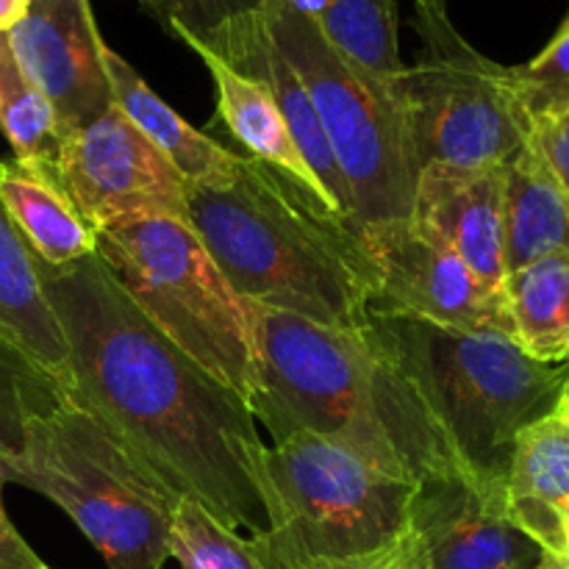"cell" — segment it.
<instances>
[{
    "label": "cell",
    "instance_id": "cell-1",
    "mask_svg": "<svg viewBox=\"0 0 569 569\" xmlns=\"http://www.w3.org/2000/svg\"><path fill=\"white\" fill-rule=\"evenodd\" d=\"M70 353L67 398L87 409L167 489L222 526L267 531L253 411L139 311L98 253L39 264Z\"/></svg>",
    "mask_w": 569,
    "mask_h": 569
},
{
    "label": "cell",
    "instance_id": "cell-2",
    "mask_svg": "<svg viewBox=\"0 0 569 569\" xmlns=\"http://www.w3.org/2000/svg\"><path fill=\"white\" fill-rule=\"evenodd\" d=\"M253 395L248 409L272 442L315 433L392 476L461 470L398 361L365 331L320 326L248 303Z\"/></svg>",
    "mask_w": 569,
    "mask_h": 569
},
{
    "label": "cell",
    "instance_id": "cell-3",
    "mask_svg": "<svg viewBox=\"0 0 569 569\" xmlns=\"http://www.w3.org/2000/svg\"><path fill=\"white\" fill-rule=\"evenodd\" d=\"M189 226L248 303L365 331L376 270L359 231L311 189L242 156L214 183H187Z\"/></svg>",
    "mask_w": 569,
    "mask_h": 569
},
{
    "label": "cell",
    "instance_id": "cell-4",
    "mask_svg": "<svg viewBox=\"0 0 569 569\" xmlns=\"http://www.w3.org/2000/svg\"><path fill=\"white\" fill-rule=\"evenodd\" d=\"M370 331L392 353L467 476L506 487L515 442L553 415L569 361L542 365L506 333H470L415 317L376 315Z\"/></svg>",
    "mask_w": 569,
    "mask_h": 569
},
{
    "label": "cell",
    "instance_id": "cell-5",
    "mask_svg": "<svg viewBox=\"0 0 569 569\" xmlns=\"http://www.w3.org/2000/svg\"><path fill=\"white\" fill-rule=\"evenodd\" d=\"M0 476L67 511L106 569H161L170 559L181 498L72 398L28 426L26 448Z\"/></svg>",
    "mask_w": 569,
    "mask_h": 569
},
{
    "label": "cell",
    "instance_id": "cell-6",
    "mask_svg": "<svg viewBox=\"0 0 569 569\" xmlns=\"http://www.w3.org/2000/svg\"><path fill=\"white\" fill-rule=\"evenodd\" d=\"M259 487L267 531L248 542L267 569L387 550L403 531L415 492L409 478L392 476L315 433L264 445Z\"/></svg>",
    "mask_w": 569,
    "mask_h": 569
},
{
    "label": "cell",
    "instance_id": "cell-7",
    "mask_svg": "<svg viewBox=\"0 0 569 569\" xmlns=\"http://www.w3.org/2000/svg\"><path fill=\"white\" fill-rule=\"evenodd\" d=\"M264 28L315 103L320 126L350 192V222L409 220L420 161L400 100L356 70L320 22L287 0H270Z\"/></svg>",
    "mask_w": 569,
    "mask_h": 569
},
{
    "label": "cell",
    "instance_id": "cell-8",
    "mask_svg": "<svg viewBox=\"0 0 569 569\" xmlns=\"http://www.w3.org/2000/svg\"><path fill=\"white\" fill-rule=\"evenodd\" d=\"M98 256L167 339L248 403L256 378L248 300L189 222L150 217L100 228Z\"/></svg>",
    "mask_w": 569,
    "mask_h": 569
},
{
    "label": "cell",
    "instance_id": "cell-9",
    "mask_svg": "<svg viewBox=\"0 0 569 569\" xmlns=\"http://www.w3.org/2000/svg\"><path fill=\"white\" fill-rule=\"evenodd\" d=\"M411 26L420 53L406 64L398 92L420 170L506 164L531 137L509 67L461 37L448 0H415Z\"/></svg>",
    "mask_w": 569,
    "mask_h": 569
},
{
    "label": "cell",
    "instance_id": "cell-10",
    "mask_svg": "<svg viewBox=\"0 0 569 569\" xmlns=\"http://www.w3.org/2000/svg\"><path fill=\"white\" fill-rule=\"evenodd\" d=\"M392 556L400 569H545L550 561L511 517L506 487L465 470L415 483Z\"/></svg>",
    "mask_w": 569,
    "mask_h": 569
},
{
    "label": "cell",
    "instance_id": "cell-11",
    "mask_svg": "<svg viewBox=\"0 0 569 569\" xmlns=\"http://www.w3.org/2000/svg\"><path fill=\"white\" fill-rule=\"evenodd\" d=\"M56 176L94 233L150 217L189 222L183 176L117 106L61 137Z\"/></svg>",
    "mask_w": 569,
    "mask_h": 569
},
{
    "label": "cell",
    "instance_id": "cell-12",
    "mask_svg": "<svg viewBox=\"0 0 569 569\" xmlns=\"http://www.w3.org/2000/svg\"><path fill=\"white\" fill-rule=\"evenodd\" d=\"M356 231L376 270L370 311L415 317L453 331L511 337L503 295L489 292L431 228L409 217Z\"/></svg>",
    "mask_w": 569,
    "mask_h": 569
},
{
    "label": "cell",
    "instance_id": "cell-13",
    "mask_svg": "<svg viewBox=\"0 0 569 569\" xmlns=\"http://www.w3.org/2000/svg\"><path fill=\"white\" fill-rule=\"evenodd\" d=\"M6 39L22 72L53 106L61 137L114 106L106 42L89 0H31L26 20Z\"/></svg>",
    "mask_w": 569,
    "mask_h": 569
},
{
    "label": "cell",
    "instance_id": "cell-14",
    "mask_svg": "<svg viewBox=\"0 0 569 569\" xmlns=\"http://www.w3.org/2000/svg\"><path fill=\"white\" fill-rule=\"evenodd\" d=\"M506 164L453 167L428 164L420 170L411 217L431 228L495 295L506 283L503 233Z\"/></svg>",
    "mask_w": 569,
    "mask_h": 569
},
{
    "label": "cell",
    "instance_id": "cell-15",
    "mask_svg": "<svg viewBox=\"0 0 569 569\" xmlns=\"http://www.w3.org/2000/svg\"><path fill=\"white\" fill-rule=\"evenodd\" d=\"M506 500L517 526L537 539L550 559L565 548L569 500V415L556 409L517 437L506 476Z\"/></svg>",
    "mask_w": 569,
    "mask_h": 569
},
{
    "label": "cell",
    "instance_id": "cell-16",
    "mask_svg": "<svg viewBox=\"0 0 569 569\" xmlns=\"http://www.w3.org/2000/svg\"><path fill=\"white\" fill-rule=\"evenodd\" d=\"M0 206L33 259L50 270L98 253V233L64 192L56 167L0 161Z\"/></svg>",
    "mask_w": 569,
    "mask_h": 569
},
{
    "label": "cell",
    "instance_id": "cell-17",
    "mask_svg": "<svg viewBox=\"0 0 569 569\" xmlns=\"http://www.w3.org/2000/svg\"><path fill=\"white\" fill-rule=\"evenodd\" d=\"M106 76H109L114 106L142 131V137L176 167L187 183H214L237 170L242 153H233L209 133L189 126L170 103L148 87L142 76L106 44Z\"/></svg>",
    "mask_w": 569,
    "mask_h": 569
},
{
    "label": "cell",
    "instance_id": "cell-18",
    "mask_svg": "<svg viewBox=\"0 0 569 569\" xmlns=\"http://www.w3.org/2000/svg\"><path fill=\"white\" fill-rule=\"evenodd\" d=\"M503 233L506 276L545 256L569 253V192L531 137L506 161Z\"/></svg>",
    "mask_w": 569,
    "mask_h": 569
},
{
    "label": "cell",
    "instance_id": "cell-19",
    "mask_svg": "<svg viewBox=\"0 0 569 569\" xmlns=\"http://www.w3.org/2000/svg\"><path fill=\"white\" fill-rule=\"evenodd\" d=\"M0 339L20 348L64 387L70 383V353L53 306L42 289L39 261L0 206Z\"/></svg>",
    "mask_w": 569,
    "mask_h": 569
},
{
    "label": "cell",
    "instance_id": "cell-20",
    "mask_svg": "<svg viewBox=\"0 0 569 569\" xmlns=\"http://www.w3.org/2000/svg\"><path fill=\"white\" fill-rule=\"evenodd\" d=\"M189 48L203 59L206 70L211 72V81H214L217 89V117L233 133V139L248 150L250 159L264 161V164L287 172L289 178L303 183L306 189H311L317 198H322L337 211V206L331 203L328 192L320 187L315 172L309 170V164L300 156L267 83L233 70L228 61H222L220 56L200 48V44H189Z\"/></svg>",
    "mask_w": 569,
    "mask_h": 569
},
{
    "label": "cell",
    "instance_id": "cell-21",
    "mask_svg": "<svg viewBox=\"0 0 569 569\" xmlns=\"http://www.w3.org/2000/svg\"><path fill=\"white\" fill-rule=\"evenodd\" d=\"M228 64H231L233 70L244 72V76H253L267 83V89H270L272 98H276L283 122H287L289 133H292L303 161L309 164V170L315 172V178L320 181V187L326 189L339 214L350 220V192L348 187H345V178L342 172H339L337 159H333V150L331 144H328L326 131H322L315 103H311L303 81H300L298 72L292 70L287 56L278 50V44L272 42V37L267 33L264 22H261V31L256 33L253 42H250L248 48L239 50Z\"/></svg>",
    "mask_w": 569,
    "mask_h": 569
},
{
    "label": "cell",
    "instance_id": "cell-22",
    "mask_svg": "<svg viewBox=\"0 0 569 569\" xmlns=\"http://www.w3.org/2000/svg\"><path fill=\"white\" fill-rule=\"evenodd\" d=\"M511 339L542 365L569 361V253L545 256L506 276Z\"/></svg>",
    "mask_w": 569,
    "mask_h": 569
},
{
    "label": "cell",
    "instance_id": "cell-23",
    "mask_svg": "<svg viewBox=\"0 0 569 569\" xmlns=\"http://www.w3.org/2000/svg\"><path fill=\"white\" fill-rule=\"evenodd\" d=\"M317 22L356 70L400 100V0H331Z\"/></svg>",
    "mask_w": 569,
    "mask_h": 569
},
{
    "label": "cell",
    "instance_id": "cell-24",
    "mask_svg": "<svg viewBox=\"0 0 569 569\" xmlns=\"http://www.w3.org/2000/svg\"><path fill=\"white\" fill-rule=\"evenodd\" d=\"M270 0H142L144 11L187 44L231 61L256 39Z\"/></svg>",
    "mask_w": 569,
    "mask_h": 569
},
{
    "label": "cell",
    "instance_id": "cell-25",
    "mask_svg": "<svg viewBox=\"0 0 569 569\" xmlns=\"http://www.w3.org/2000/svg\"><path fill=\"white\" fill-rule=\"evenodd\" d=\"M0 131L17 161L56 167L61 131L50 100L17 64L6 33H0Z\"/></svg>",
    "mask_w": 569,
    "mask_h": 569
},
{
    "label": "cell",
    "instance_id": "cell-26",
    "mask_svg": "<svg viewBox=\"0 0 569 569\" xmlns=\"http://www.w3.org/2000/svg\"><path fill=\"white\" fill-rule=\"evenodd\" d=\"M64 400V387L50 372L0 339V465L22 453L28 426Z\"/></svg>",
    "mask_w": 569,
    "mask_h": 569
},
{
    "label": "cell",
    "instance_id": "cell-27",
    "mask_svg": "<svg viewBox=\"0 0 569 569\" xmlns=\"http://www.w3.org/2000/svg\"><path fill=\"white\" fill-rule=\"evenodd\" d=\"M170 559L183 569H267L248 539L189 498H181L176 506Z\"/></svg>",
    "mask_w": 569,
    "mask_h": 569
},
{
    "label": "cell",
    "instance_id": "cell-28",
    "mask_svg": "<svg viewBox=\"0 0 569 569\" xmlns=\"http://www.w3.org/2000/svg\"><path fill=\"white\" fill-rule=\"evenodd\" d=\"M509 72L531 126L569 109V28H559L553 42L537 59L509 67Z\"/></svg>",
    "mask_w": 569,
    "mask_h": 569
},
{
    "label": "cell",
    "instance_id": "cell-29",
    "mask_svg": "<svg viewBox=\"0 0 569 569\" xmlns=\"http://www.w3.org/2000/svg\"><path fill=\"white\" fill-rule=\"evenodd\" d=\"M531 139L542 150L545 161L561 181V187L569 192V109L533 122Z\"/></svg>",
    "mask_w": 569,
    "mask_h": 569
},
{
    "label": "cell",
    "instance_id": "cell-30",
    "mask_svg": "<svg viewBox=\"0 0 569 569\" xmlns=\"http://www.w3.org/2000/svg\"><path fill=\"white\" fill-rule=\"evenodd\" d=\"M6 478L0 476V569H44L42 559L31 550V545L20 537L14 522L9 520L3 506Z\"/></svg>",
    "mask_w": 569,
    "mask_h": 569
},
{
    "label": "cell",
    "instance_id": "cell-31",
    "mask_svg": "<svg viewBox=\"0 0 569 569\" xmlns=\"http://www.w3.org/2000/svg\"><path fill=\"white\" fill-rule=\"evenodd\" d=\"M298 569H400L398 561L392 556V545L387 550H378V553L367 556H350V559H317L306 561Z\"/></svg>",
    "mask_w": 569,
    "mask_h": 569
},
{
    "label": "cell",
    "instance_id": "cell-32",
    "mask_svg": "<svg viewBox=\"0 0 569 569\" xmlns=\"http://www.w3.org/2000/svg\"><path fill=\"white\" fill-rule=\"evenodd\" d=\"M31 0H0V33H9L28 14Z\"/></svg>",
    "mask_w": 569,
    "mask_h": 569
},
{
    "label": "cell",
    "instance_id": "cell-33",
    "mask_svg": "<svg viewBox=\"0 0 569 569\" xmlns=\"http://www.w3.org/2000/svg\"><path fill=\"white\" fill-rule=\"evenodd\" d=\"M287 3L292 6V9H298L300 14L311 17V20H322V14H326L331 0H287Z\"/></svg>",
    "mask_w": 569,
    "mask_h": 569
},
{
    "label": "cell",
    "instance_id": "cell-34",
    "mask_svg": "<svg viewBox=\"0 0 569 569\" xmlns=\"http://www.w3.org/2000/svg\"><path fill=\"white\" fill-rule=\"evenodd\" d=\"M553 561L561 569H569V537H567V542H565V550H561V553H559V559H553Z\"/></svg>",
    "mask_w": 569,
    "mask_h": 569
},
{
    "label": "cell",
    "instance_id": "cell-35",
    "mask_svg": "<svg viewBox=\"0 0 569 569\" xmlns=\"http://www.w3.org/2000/svg\"><path fill=\"white\" fill-rule=\"evenodd\" d=\"M559 409L565 411V415H569V381H567V387H565V395H561V403H559Z\"/></svg>",
    "mask_w": 569,
    "mask_h": 569
},
{
    "label": "cell",
    "instance_id": "cell-36",
    "mask_svg": "<svg viewBox=\"0 0 569 569\" xmlns=\"http://www.w3.org/2000/svg\"><path fill=\"white\" fill-rule=\"evenodd\" d=\"M565 528H567V537H569V500L565 506ZM565 542H567V539H565ZM561 550H565V548H561Z\"/></svg>",
    "mask_w": 569,
    "mask_h": 569
},
{
    "label": "cell",
    "instance_id": "cell-37",
    "mask_svg": "<svg viewBox=\"0 0 569 569\" xmlns=\"http://www.w3.org/2000/svg\"><path fill=\"white\" fill-rule=\"evenodd\" d=\"M545 569H561V567H559V565H556V561H553V559H550V561H548V567H545Z\"/></svg>",
    "mask_w": 569,
    "mask_h": 569
},
{
    "label": "cell",
    "instance_id": "cell-38",
    "mask_svg": "<svg viewBox=\"0 0 569 569\" xmlns=\"http://www.w3.org/2000/svg\"><path fill=\"white\" fill-rule=\"evenodd\" d=\"M561 28H569V11H567V17H565V22H561Z\"/></svg>",
    "mask_w": 569,
    "mask_h": 569
},
{
    "label": "cell",
    "instance_id": "cell-39",
    "mask_svg": "<svg viewBox=\"0 0 569 569\" xmlns=\"http://www.w3.org/2000/svg\"><path fill=\"white\" fill-rule=\"evenodd\" d=\"M44 569H50V567H44Z\"/></svg>",
    "mask_w": 569,
    "mask_h": 569
}]
</instances>
